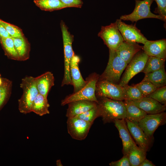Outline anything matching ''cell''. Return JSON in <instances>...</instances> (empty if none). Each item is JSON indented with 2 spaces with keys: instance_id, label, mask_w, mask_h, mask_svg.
<instances>
[{
  "instance_id": "74e56055",
  "label": "cell",
  "mask_w": 166,
  "mask_h": 166,
  "mask_svg": "<svg viewBox=\"0 0 166 166\" xmlns=\"http://www.w3.org/2000/svg\"><path fill=\"white\" fill-rule=\"evenodd\" d=\"M11 37L4 27L0 23V39Z\"/></svg>"
},
{
  "instance_id": "277c9868",
  "label": "cell",
  "mask_w": 166,
  "mask_h": 166,
  "mask_svg": "<svg viewBox=\"0 0 166 166\" xmlns=\"http://www.w3.org/2000/svg\"><path fill=\"white\" fill-rule=\"evenodd\" d=\"M99 76L96 73L91 74L86 78L85 85L78 91L67 96L61 101V105L64 106L71 102L79 100H89L98 103L95 90Z\"/></svg>"
},
{
  "instance_id": "603a6c76",
  "label": "cell",
  "mask_w": 166,
  "mask_h": 166,
  "mask_svg": "<svg viewBox=\"0 0 166 166\" xmlns=\"http://www.w3.org/2000/svg\"><path fill=\"white\" fill-rule=\"evenodd\" d=\"M49 105L47 98L38 93L35 98L32 104L31 112L42 116L49 114Z\"/></svg>"
},
{
  "instance_id": "f546056e",
  "label": "cell",
  "mask_w": 166,
  "mask_h": 166,
  "mask_svg": "<svg viewBox=\"0 0 166 166\" xmlns=\"http://www.w3.org/2000/svg\"><path fill=\"white\" fill-rule=\"evenodd\" d=\"M122 87L124 100L133 101L143 97L135 85H128Z\"/></svg>"
},
{
  "instance_id": "4316f807",
  "label": "cell",
  "mask_w": 166,
  "mask_h": 166,
  "mask_svg": "<svg viewBox=\"0 0 166 166\" xmlns=\"http://www.w3.org/2000/svg\"><path fill=\"white\" fill-rule=\"evenodd\" d=\"M0 43L5 55L9 59L19 61V57L12 37L0 39Z\"/></svg>"
},
{
  "instance_id": "836d02e7",
  "label": "cell",
  "mask_w": 166,
  "mask_h": 166,
  "mask_svg": "<svg viewBox=\"0 0 166 166\" xmlns=\"http://www.w3.org/2000/svg\"><path fill=\"white\" fill-rule=\"evenodd\" d=\"M147 97H150L166 106V86L157 89Z\"/></svg>"
},
{
  "instance_id": "e575fe53",
  "label": "cell",
  "mask_w": 166,
  "mask_h": 166,
  "mask_svg": "<svg viewBox=\"0 0 166 166\" xmlns=\"http://www.w3.org/2000/svg\"><path fill=\"white\" fill-rule=\"evenodd\" d=\"M157 4V7L154 12L157 13L163 19V21H166V0H155Z\"/></svg>"
},
{
  "instance_id": "d6986e66",
  "label": "cell",
  "mask_w": 166,
  "mask_h": 166,
  "mask_svg": "<svg viewBox=\"0 0 166 166\" xmlns=\"http://www.w3.org/2000/svg\"><path fill=\"white\" fill-rule=\"evenodd\" d=\"M142 48L143 46L137 43L124 41L116 51L119 56L128 64L134 56Z\"/></svg>"
},
{
  "instance_id": "5b68a950",
  "label": "cell",
  "mask_w": 166,
  "mask_h": 166,
  "mask_svg": "<svg viewBox=\"0 0 166 166\" xmlns=\"http://www.w3.org/2000/svg\"><path fill=\"white\" fill-rule=\"evenodd\" d=\"M60 24L63 40L64 58V74L61 86H63L65 85H73L69 67L71 59L74 54L72 46L73 36L70 34L68 28L63 21H61Z\"/></svg>"
},
{
  "instance_id": "9c48e42d",
  "label": "cell",
  "mask_w": 166,
  "mask_h": 166,
  "mask_svg": "<svg viewBox=\"0 0 166 166\" xmlns=\"http://www.w3.org/2000/svg\"><path fill=\"white\" fill-rule=\"evenodd\" d=\"M98 36L103 40L109 49L116 50L124 41L115 22L106 26H102Z\"/></svg>"
},
{
  "instance_id": "7402d4cb",
  "label": "cell",
  "mask_w": 166,
  "mask_h": 166,
  "mask_svg": "<svg viewBox=\"0 0 166 166\" xmlns=\"http://www.w3.org/2000/svg\"><path fill=\"white\" fill-rule=\"evenodd\" d=\"M126 110V119L131 122L138 124L147 114L131 101H123Z\"/></svg>"
},
{
  "instance_id": "8d00e7d4",
  "label": "cell",
  "mask_w": 166,
  "mask_h": 166,
  "mask_svg": "<svg viewBox=\"0 0 166 166\" xmlns=\"http://www.w3.org/2000/svg\"><path fill=\"white\" fill-rule=\"evenodd\" d=\"M110 166H131L128 155H124L120 160L110 162L109 164Z\"/></svg>"
},
{
  "instance_id": "2e32d148",
  "label": "cell",
  "mask_w": 166,
  "mask_h": 166,
  "mask_svg": "<svg viewBox=\"0 0 166 166\" xmlns=\"http://www.w3.org/2000/svg\"><path fill=\"white\" fill-rule=\"evenodd\" d=\"M142 49L148 56L166 59V40L156 41L148 40L143 46Z\"/></svg>"
},
{
  "instance_id": "1f68e13d",
  "label": "cell",
  "mask_w": 166,
  "mask_h": 166,
  "mask_svg": "<svg viewBox=\"0 0 166 166\" xmlns=\"http://www.w3.org/2000/svg\"><path fill=\"white\" fill-rule=\"evenodd\" d=\"M135 85L140 91L143 97H147L157 89L152 84L148 81H142Z\"/></svg>"
},
{
  "instance_id": "83f0119b",
  "label": "cell",
  "mask_w": 166,
  "mask_h": 166,
  "mask_svg": "<svg viewBox=\"0 0 166 166\" xmlns=\"http://www.w3.org/2000/svg\"><path fill=\"white\" fill-rule=\"evenodd\" d=\"M34 2L41 10L52 11L66 8L60 0H34Z\"/></svg>"
},
{
  "instance_id": "484cf974",
  "label": "cell",
  "mask_w": 166,
  "mask_h": 166,
  "mask_svg": "<svg viewBox=\"0 0 166 166\" xmlns=\"http://www.w3.org/2000/svg\"><path fill=\"white\" fill-rule=\"evenodd\" d=\"M0 85V111L8 101L11 94L12 82L8 79L2 78Z\"/></svg>"
},
{
  "instance_id": "d6a6232c",
  "label": "cell",
  "mask_w": 166,
  "mask_h": 166,
  "mask_svg": "<svg viewBox=\"0 0 166 166\" xmlns=\"http://www.w3.org/2000/svg\"><path fill=\"white\" fill-rule=\"evenodd\" d=\"M0 23L4 27L11 37H23L21 30L17 26L5 22L0 19Z\"/></svg>"
},
{
  "instance_id": "ba28073f",
  "label": "cell",
  "mask_w": 166,
  "mask_h": 166,
  "mask_svg": "<svg viewBox=\"0 0 166 166\" xmlns=\"http://www.w3.org/2000/svg\"><path fill=\"white\" fill-rule=\"evenodd\" d=\"M95 94L97 98L105 97L124 101L122 87L105 80L98 79L96 83Z\"/></svg>"
},
{
  "instance_id": "f1b7e54d",
  "label": "cell",
  "mask_w": 166,
  "mask_h": 166,
  "mask_svg": "<svg viewBox=\"0 0 166 166\" xmlns=\"http://www.w3.org/2000/svg\"><path fill=\"white\" fill-rule=\"evenodd\" d=\"M166 59L149 56L143 70L145 74L158 70L165 66Z\"/></svg>"
},
{
  "instance_id": "3957f363",
  "label": "cell",
  "mask_w": 166,
  "mask_h": 166,
  "mask_svg": "<svg viewBox=\"0 0 166 166\" xmlns=\"http://www.w3.org/2000/svg\"><path fill=\"white\" fill-rule=\"evenodd\" d=\"M128 65L119 56L116 50L109 49L107 67L103 73L99 76L98 79L105 80L119 84L121 74Z\"/></svg>"
},
{
  "instance_id": "4dcf8cb0",
  "label": "cell",
  "mask_w": 166,
  "mask_h": 166,
  "mask_svg": "<svg viewBox=\"0 0 166 166\" xmlns=\"http://www.w3.org/2000/svg\"><path fill=\"white\" fill-rule=\"evenodd\" d=\"M99 117L100 114L97 104L95 107L74 117L83 120L93 124L95 119Z\"/></svg>"
},
{
  "instance_id": "60d3db41",
  "label": "cell",
  "mask_w": 166,
  "mask_h": 166,
  "mask_svg": "<svg viewBox=\"0 0 166 166\" xmlns=\"http://www.w3.org/2000/svg\"><path fill=\"white\" fill-rule=\"evenodd\" d=\"M2 79L1 77V74L0 73V85L2 84Z\"/></svg>"
},
{
  "instance_id": "5bb4252c",
  "label": "cell",
  "mask_w": 166,
  "mask_h": 166,
  "mask_svg": "<svg viewBox=\"0 0 166 166\" xmlns=\"http://www.w3.org/2000/svg\"><path fill=\"white\" fill-rule=\"evenodd\" d=\"M131 101L147 114L160 113L164 112L166 110V105L148 97Z\"/></svg>"
},
{
  "instance_id": "f35d334b",
  "label": "cell",
  "mask_w": 166,
  "mask_h": 166,
  "mask_svg": "<svg viewBox=\"0 0 166 166\" xmlns=\"http://www.w3.org/2000/svg\"><path fill=\"white\" fill-rule=\"evenodd\" d=\"M151 161L147 159L146 158L142 162L139 166H155Z\"/></svg>"
},
{
  "instance_id": "ffe728a7",
  "label": "cell",
  "mask_w": 166,
  "mask_h": 166,
  "mask_svg": "<svg viewBox=\"0 0 166 166\" xmlns=\"http://www.w3.org/2000/svg\"><path fill=\"white\" fill-rule=\"evenodd\" d=\"M35 78L36 85L39 93L47 98L49 90L54 85L53 74L48 71Z\"/></svg>"
},
{
  "instance_id": "e0dca14e",
  "label": "cell",
  "mask_w": 166,
  "mask_h": 166,
  "mask_svg": "<svg viewBox=\"0 0 166 166\" xmlns=\"http://www.w3.org/2000/svg\"><path fill=\"white\" fill-rule=\"evenodd\" d=\"M80 61L79 57L74 53L70 62V74L74 87L73 93L79 90L86 83V81L83 78L79 70V64Z\"/></svg>"
},
{
  "instance_id": "4fadbf2b",
  "label": "cell",
  "mask_w": 166,
  "mask_h": 166,
  "mask_svg": "<svg viewBox=\"0 0 166 166\" xmlns=\"http://www.w3.org/2000/svg\"><path fill=\"white\" fill-rule=\"evenodd\" d=\"M125 120L136 144L139 148L147 152L149 148L151 140L146 135L138 124L131 122L126 118Z\"/></svg>"
},
{
  "instance_id": "9a60e30c",
  "label": "cell",
  "mask_w": 166,
  "mask_h": 166,
  "mask_svg": "<svg viewBox=\"0 0 166 166\" xmlns=\"http://www.w3.org/2000/svg\"><path fill=\"white\" fill-rule=\"evenodd\" d=\"M113 122L119 131L122 141L123 155H127L131 147L136 143L128 129L125 119H116Z\"/></svg>"
},
{
  "instance_id": "52a82bcc",
  "label": "cell",
  "mask_w": 166,
  "mask_h": 166,
  "mask_svg": "<svg viewBox=\"0 0 166 166\" xmlns=\"http://www.w3.org/2000/svg\"><path fill=\"white\" fill-rule=\"evenodd\" d=\"M154 0H135V6L130 14L121 16L120 19L124 21H130L132 22L146 18H155L163 21L159 15L153 14L150 10V7Z\"/></svg>"
},
{
  "instance_id": "7c38bea8",
  "label": "cell",
  "mask_w": 166,
  "mask_h": 166,
  "mask_svg": "<svg viewBox=\"0 0 166 166\" xmlns=\"http://www.w3.org/2000/svg\"><path fill=\"white\" fill-rule=\"evenodd\" d=\"M124 41L145 44L148 40L135 25L126 24L120 19L115 22Z\"/></svg>"
},
{
  "instance_id": "44dd1931",
  "label": "cell",
  "mask_w": 166,
  "mask_h": 166,
  "mask_svg": "<svg viewBox=\"0 0 166 166\" xmlns=\"http://www.w3.org/2000/svg\"><path fill=\"white\" fill-rule=\"evenodd\" d=\"M142 81L150 82L157 89L166 86V73L165 66L154 71L145 74Z\"/></svg>"
},
{
  "instance_id": "cb8c5ba5",
  "label": "cell",
  "mask_w": 166,
  "mask_h": 166,
  "mask_svg": "<svg viewBox=\"0 0 166 166\" xmlns=\"http://www.w3.org/2000/svg\"><path fill=\"white\" fill-rule=\"evenodd\" d=\"M14 45L19 56V61H25L29 57L30 46L23 37H12Z\"/></svg>"
},
{
  "instance_id": "6da1fadb",
  "label": "cell",
  "mask_w": 166,
  "mask_h": 166,
  "mask_svg": "<svg viewBox=\"0 0 166 166\" xmlns=\"http://www.w3.org/2000/svg\"><path fill=\"white\" fill-rule=\"evenodd\" d=\"M100 117L104 123L113 122L116 119H125L126 110L123 101L105 97L97 98Z\"/></svg>"
},
{
  "instance_id": "ab89813d",
  "label": "cell",
  "mask_w": 166,
  "mask_h": 166,
  "mask_svg": "<svg viewBox=\"0 0 166 166\" xmlns=\"http://www.w3.org/2000/svg\"><path fill=\"white\" fill-rule=\"evenodd\" d=\"M56 164L58 166H62L63 165L60 160H57L56 161Z\"/></svg>"
},
{
  "instance_id": "8992f818",
  "label": "cell",
  "mask_w": 166,
  "mask_h": 166,
  "mask_svg": "<svg viewBox=\"0 0 166 166\" xmlns=\"http://www.w3.org/2000/svg\"><path fill=\"white\" fill-rule=\"evenodd\" d=\"M148 56L142 50L134 56L127 65L125 71L120 80L119 84L121 86L128 85L129 81L133 77L142 71Z\"/></svg>"
},
{
  "instance_id": "d590c367",
  "label": "cell",
  "mask_w": 166,
  "mask_h": 166,
  "mask_svg": "<svg viewBox=\"0 0 166 166\" xmlns=\"http://www.w3.org/2000/svg\"><path fill=\"white\" fill-rule=\"evenodd\" d=\"M63 4L67 7L81 8L83 2L81 0H60Z\"/></svg>"
},
{
  "instance_id": "ac0fdd59",
  "label": "cell",
  "mask_w": 166,
  "mask_h": 166,
  "mask_svg": "<svg viewBox=\"0 0 166 166\" xmlns=\"http://www.w3.org/2000/svg\"><path fill=\"white\" fill-rule=\"evenodd\" d=\"M66 116L73 117L83 113L95 107L97 105L95 101L89 100H79L68 104Z\"/></svg>"
},
{
  "instance_id": "7a4b0ae2",
  "label": "cell",
  "mask_w": 166,
  "mask_h": 166,
  "mask_svg": "<svg viewBox=\"0 0 166 166\" xmlns=\"http://www.w3.org/2000/svg\"><path fill=\"white\" fill-rule=\"evenodd\" d=\"M20 87L23 93L18 100V108L21 113L26 114L31 112L34 100L39 93L36 85V78L26 76L22 79Z\"/></svg>"
},
{
  "instance_id": "8fae6325",
  "label": "cell",
  "mask_w": 166,
  "mask_h": 166,
  "mask_svg": "<svg viewBox=\"0 0 166 166\" xmlns=\"http://www.w3.org/2000/svg\"><path fill=\"white\" fill-rule=\"evenodd\" d=\"M67 124L68 133L73 139L80 140L86 138L92 124L75 117L68 118Z\"/></svg>"
},
{
  "instance_id": "30bf717a",
  "label": "cell",
  "mask_w": 166,
  "mask_h": 166,
  "mask_svg": "<svg viewBox=\"0 0 166 166\" xmlns=\"http://www.w3.org/2000/svg\"><path fill=\"white\" fill-rule=\"evenodd\" d=\"M166 122V113L164 112L154 114H147L138 123L146 135L150 139L159 126Z\"/></svg>"
},
{
  "instance_id": "d4e9b609",
  "label": "cell",
  "mask_w": 166,
  "mask_h": 166,
  "mask_svg": "<svg viewBox=\"0 0 166 166\" xmlns=\"http://www.w3.org/2000/svg\"><path fill=\"white\" fill-rule=\"evenodd\" d=\"M146 152L139 148L136 144L130 149L128 154L131 166H139L146 158Z\"/></svg>"
}]
</instances>
